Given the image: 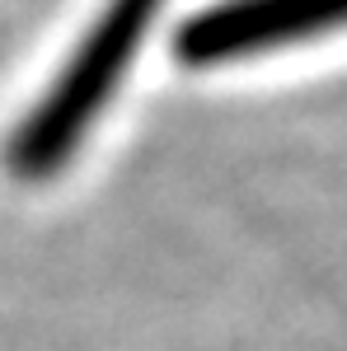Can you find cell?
Masks as SVG:
<instances>
[{
  "instance_id": "6da1fadb",
  "label": "cell",
  "mask_w": 347,
  "mask_h": 351,
  "mask_svg": "<svg viewBox=\"0 0 347 351\" xmlns=\"http://www.w3.org/2000/svg\"><path fill=\"white\" fill-rule=\"evenodd\" d=\"M164 5L169 0H104V10L71 47L56 80L43 89V99L19 117V127L5 141V169L14 178L43 183L76 160V150L89 141L99 117L113 108L122 80L132 75Z\"/></svg>"
},
{
  "instance_id": "7a4b0ae2",
  "label": "cell",
  "mask_w": 347,
  "mask_h": 351,
  "mask_svg": "<svg viewBox=\"0 0 347 351\" xmlns=\"http://www.w3.org/2000/svg\"><path fill=\"white\" fill-rule=\"evenodd\" d=\"M343 0H212L174 33V56L188 71H216L254 56L300 47L338 28Z\"/></svg>"
}]
</instances>
